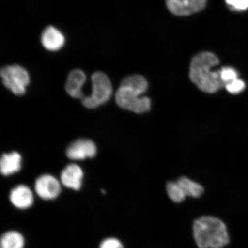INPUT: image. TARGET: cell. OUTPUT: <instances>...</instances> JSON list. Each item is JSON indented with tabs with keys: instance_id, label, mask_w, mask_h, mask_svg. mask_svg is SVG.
Wrapping results in <instances>:
<instances>
[{
	"instance_id": "obj_1",
	"label": "cell",
	"mask_w": 248,
	"mask_h": 248,
	"mask_svg": "<svg viewBox=\"0 0 248 248\" xmlns=\"http://www.w3.org/2000/svg\"><path fill=\"white\" fill-rule=\"evenodd\" d=\"M218 64V58L212 52H203L195 55L190 64L191 81L204 92L219 91L225 85L220 77L219 70H213Z\"/></svg>"
},
{
	"instance_id": "obj_2",
	"label": "cell",
	"mask_w": 248,
	"mask_h": 248,
	"mask_svg": "<svg viewBox=\"0 0 248 248\" xmlns=\"http://www.w3.org/2000/svg\"><path fill=\"white\" fill-rule=\"evenodd\" d=\"M148 82L140 75H132L124 78L116 94V103L124 109L136 113H144L150 110V99L142 94L147 91Z\"/></svg>"
},
{
	"instance_id": "obj_3",
	"label": "cell",
	"mask_w": 248,
	"mask_h": 248,
	"mask_svg": "<svg viewBox=\"0 0 248 248\" xmlns=\"http://www.w3.org/2000/svg\"><path fill=\"white\" fill-rule=\"evenodd\" d=\"M194 237L200 248H221L229 243L224 223L216 217H202L194 223Z\"/></svg>"
},
{
	"instance_id": "obj_4",
	"label": "cell",
	"mask_w": 248,
	"mask_h": 248,
	"mask_svg": "<svg viewBox=\"0 0 248 248\" xmlns=\"http://www.w3.org/2000/svg\"><path fill=\"white\" fill-rule=\"evenodd\" d=\"M91 95L86 96L82 100V104L89 108H94L106 103L113 93L110 80L106 74L95 72L92 76Z\"/></svg>"
},
{
	"instance_id": "obj_5",
	"label": "cell",
	"mask_w": 248,
	"mask_h": 248,
	"mask_svg": "<svg viewBox=\"0 0 248 248\" xmlns=\"http://www.w3.org/2000/svg\"><path fill=\"white\" fill-rule=\"evenodd\" d=\"M1 75L3 84L15 95H21L26 92L30 78L27 70L18 65L6 66L1 68Z\"/></svg>"
},
{
	"instance_id": "obj_6",
	"label": "cell",
	"mask_w": 248,
	"mask_h": 248,
	"mask_svg": "<svg viewBox=\"0 0 248 248\" xmlns=\"http://www.w3.org/2000/svg\"><path fill=\"white\" fill-rule=\"evenodd\" d=\"M167 7L173 14L184 16L202 10L207 0H166Z\"/></svg>"
},
{
	"instance_id": "obj_7",
	"label": "cell",
	"mask_w": 248,
	"mask_h": 248,
	"mask_svg": "<svg viewBox=\"0 0 248 248\" xmlns=\"http://www.w3.org/2000/svg\"><path fill=\"white\" fill-rule=\"evenodd\" d=\"M35 188L39 196L45 200L55 199L61 192L60 182L49 175H42L37 179Z\"/></svg>"
},
{
	"instance_id": "obj_8",
	"label": "cell",
	"mask_w": 248,
	"mask_h": 248,
	"mask_svg": "<svg viewBox=\"0 0 248 248\" xmlns=\"http://www.w3.org/2000/svg\"><path fill=\"white\" fill-rule=\"evenodd\" d=\"M97 148L94 142L89 140L80 139L68 147L67 156L71 160H81L95 156Z\"/></svg>"
},
{
	"instance_id": "obj_9",
	"label": "cell",
	"mask_w": 248,
	"mask_h": 248,
	"mask_svg": "<svg viewBox=\"0 0 248 248\" xmlns=\"http://www.w3.org/2000/svg\"><path fill=\"white\" fill-rule=\"evenodd\" d=\"M86 80L85 74L82 70L76 69L71 71L66 84V91L68 94L71 97L80 99L82 101L85 97L82 88Z\"/></svg>"
},
{
	"instance_id": "obj_10",
	"label": "cell",
	"mask_w": 248,
	"mask_h": 248,
	"mask_svg": "<svg viewBox=\"0 0 248 248\" xmlns=\"http://www.w3.org/2000/svg\"><path fill=\"white\" fill-rule=\"evenodd\" d=\"M82 170L77 164H70L61 173V182L66 187L78 190L81 187Z\"/></svg>"
},
{
	"instance_id": "obj_11",
	"label": "cell",
	"mask_w": 248,
	"mask_h": 248,
	"mask_svg": "<svg viewBox=\"0 0 248 248\" xmlns=\"http://www.w3.org/2000/svg\"><path fill=\"white\" fill-rule=\"evenodd\" d=\"M41 40L43 46L52 51L60 50L65 43L63 33L52 26L47 27L43 31Z\"/></svg>"
},
{
	"instance_id": "obj_12",
	"label": "cell",
	"mask_w": 248,
	"mask_h": 248,
	"mask_svg": "<svg viewBox=\"0 0 248 248\" xmlns=\"http://www.w3.org/2000/svg\"><path fill=\"white\" fill-rule=\"evenodd\" d=\"M10 201L17 209L24 210L29 208L33 203V196L30 188L20 185L12 190L10 194Z\"/></svg>"
},
{
	"instance_id": "obj_13",
	"label": "cell",
	"mask_w": 248,
	"mask_h": 248,
	"mask_svg": "<svg viewBox=\"0 0 248 248\" xmlns=\"http://www.w3.org/2000/svg\"><path fill=\"white\" fill-rule=\"evenodd\" d=\"M21 157L17 153H12L2 155L0 161V169L2 175H10L20 170Z\"/></svg>"
},
{
	"instance_id": "obj_14",
	"label": "cell",
	"mask_w": 248,
	"mask_h": 248,
	"mask_svg": "<svg viewBox=\"0 0 248 248\" xmlns=\"http://www.w3.org/2000/svg\"><path fill=\"white\" fill-rule=\"evenodd\" d=\"M25 238L20 232L9 231L1 235L0 248H24Z\"/></svg>"
},
{
	"instance_id": "obj_15",
	"label": "cell",
	"mask_w": 248,
	"mask_h": 248,
	"mask_svg": "<svg viewBox=\"0 0 248 248\" xmlns=\"http://www.w3.org/2000/svg\"><path fill=\"white\" fill-rule=\"evenodd\" d=\"M178 183L184 191L186 196L198 198L203 193L202 186L187 178H181Z\"/></svg>"
},
{
	"instance_id": "obj_16",
	"label": "cell",
	"mask_w": 248,
	"mask_h": 248,
	"mask_svg": "<svg viewBox=\"0 0 248 248\" xmlns=\"http://www.w3.org/2000/svg\"><path fill=\"white\" fill-rule=\"evenodd\" d=\"M167 191L170 199L174 202H182L187 197L178 182L168 183L167 185Z\"/></svg>"
},
{
	"instance_id": "obj_17",
	"label": "cell",
	"mask_w": 248,
	"mask_h": 248,
	"mask_svg": "<svg viewBox=\"0 0 248 248\" xmlns=\"http://www.w3.org/2000/svg\"><path fill=\"white\" fill-rule=\"evenodd\" d=\"M219 70L220 77L223 83L225 85L226 83L231 82L238 78V73L234 69L231 67H223Z\"/></svg>"
},
{
	"instance_id": "obj_18",
	"label": "cell",
	"mask_w": 248,
	"mask_h": 248,
	"mask_svg": "<svg viewBox=\"0 0 248 248\" xmlns=\"http://www.w3.org/2000/svg\"><path fill=\"white\" fill-rule=\"evenodd\" d=\"M226 91L232 94H237L244 91L246 88V84H245L243 80L238 78L232 81L226 83L225 85Z\"/></svg>"
},
{
	"instance_id": "obj_19",
	"label": "cell",
	"mask_w": 248,
	"mask_h": 248,
	"mask_svg": "<svg viewBox=\"0 0 248 248\" xmlns=\"http://www.w3.org/2000/svg\"><path fill=\"white\" fill-rule=\"evenodd\" d=\"M99 248H124L119 240L114 237H108L102 240L99 246Z\"/></svg>"
},
{
	"instance_id": "obj_20",
	"label": "cell",
	"mask_w": 248,
	"mask_h": 248,
	"mask_svg": "<svg viewBox=\"0 0 248 248\" xmlns=\"http://www.w3.org/2000/svg\"><path fill=\"white\" fill-rule=\"evenodd\" d=\"M228 5L236 11H245L248 9V0H225Z\"/></svg>"
}]
</instances>
